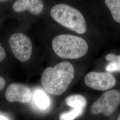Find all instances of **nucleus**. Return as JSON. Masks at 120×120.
Here are the masks:
<instances>
[{
	"label": "nucleus",
	"mask_w": 120,
	"mask_h": 120,
	"mask_svg": "<svg viewBox=\"0 0 120 120\" xmlns=\"http://www.w3.org/2000/svg\"><path fill=\"white\" fill-rule=\"evenodd\" d=\"M83 7L77 0H50L44 17L77 34H85L90 25Z\"/></svg>",
	"instance_id": "nucleus-1"
},
{
	"label": "nucleus",
	"mask_w": 120,
	"mask_h": 120,
	"mask_svg": "<svg viewBox=\"0 0 120 120\" xmlns=\"http://www.w3.org/2000/svg\"><path fill=\"white\" fill-rule=\"evenodd\" d=\"M44 17L54 33L51 41V48L56 56L63 59H77L87 53L89 47L85 39L76 35L60 32V26L55 24L58 32H56L53 23Z\"/></svg>",
	"instance_id": "nucleus-2"
},
{
	"label": "nucleus",
	"mask_w": 120,
	"mask_h": 120,
	"mask_svg": "<svg viewBox=\"0 0 120 120\" xmlns=\"http://www.w3.org/2000/svg\"><path fill=\"white\" fill-rule=\"evenodd\" d=\"M50 0H15L7 13L20 26L30 28L44 17Z\"/></svg>",
	"instance_id": "nucleus-3"
},
{
	"label": "nucleus",
	"mask_w": 120,
	"mask_h": 120,
	"mask_svg": "<svg viewBox=\"0 0 120 120\" xmlns=\"http://www.w3.org/2000/svg\"><path fill=\"white\" fill-rule=\"evenodd\" d=\"M75 70L68 61H63L43 72L41 82L43 88L53 95L62 94L67 90L74 77Z\"/></svg>",
	"instance_id": "nucleus-4"
},
{
	"label": "nucleus",
	"mask_w": 120,
	"mask_h": 120,
	"mask_svg": "<svg viewBox=\"0 0 120 120\" xmlns=\"http://www.w3.org/2000/svg\"><path fill=\"white\" fill-rule=\"evenodd\" d=\"M8 39V44L13 55L19 61L25 62L30 59L33 54L34 45L30 37L24 31L25 28L16 22Z\"/></svg>",
	"instance_id": "nucleus-5"
},
{
	"label": "nucleus",
	"mask_w": 120,
	"mask_h": 120,
	"mask_svg": "<svg viewBox=\"0 0 120 120\" xmlns=\"http://www.w3.org/2000/svg\"><path fill=\"white\" fill-rule=\"evenodd\" d=\"M120 105V91L116 90L105 92L93 103L91 112L95 115L102 113L109 116L115 111Z\"/></svg>",
	"instance_id": "nucleus-6"
},
{
	"label": "nucleus",
	"mask_w": 120,
	"mask_h": 120,
	"mask_svg": "<svg viewBox=\"0 0 120 120\" xmlns=\"http://www.w3.org/2000/svg\"><path fill=\"white\" fill-rule=\"evenodd\" d=\"M86 85L95 90L105 91L110 90L116 84L114 76L109 72H92L85 77Z\"/></svg>",
	"instance_id": "nucleus-7"
},
{
	"label": "nucleus",
	"mask_w": 120,
	"mask_h": 120,
	"mask_svg": "<svg viewBox=\"0 0 120 120\" xmlns=\"http://www.w3.org/2000/svg\"><path fill=\"white\" fill-rule=\"evenodd\" d=\"M5 97L9 102H18L26 104L31 100L32 93L27 86L19 83H13L7 88Z\"/></svg>",
	"instance_id": "nucleus-8"
},
{
	"label": "nucleus",
	"mask_w": 120,
	"mask_h": 120,
	"mask_svg": "<svg viewBox=\"0 0 120 120\" xmlns=\"http://www.w3.org/2000/svg\"><path fill=\"white\" fill-rule=\"evenodd\" d=\"M104 2L112 19L120 26V0H104Z\"/></svg>",
	"instance_id": "nucleus-9"
},
{
	"label": "nucleus",
	"mask_w": 120,
	"mask_h": 120,
	"mask_svg": "<svg viewBox=\"0 0 120 120\" xmlns=\"http://www.w3.org/2000/svg\"><path fill=\"white\" fill-rule=\"evenodd\" d=\"M65 102L69 106L85 109L87 101L86 98L82 95L74 94L67 97Z\"/></svg>",
	"instance_id": "nucleus-10"
},
{
	"label": "nucleus",
	"mask_w": 120,
	"mask_h": 120,
	"mask_svg": "<svg viewBox=\"0 0 120 120\" xmlns=\"http://www.w3.org/2000/svg\"><path fill=\"white\" fill-rule=\"evenodd\" d=\"M105 59L109 62L105 68L107 72H120V55H117L114 53H109L106 56Z\"/></svg>",
	"instance_id": "nucleus-11"
},
{
	"label": "nucleus",
	"mask_w": 120,
	"mask_h": 120,
	"mask_svg": "<svg viewBox=\"0 0 120 120\" xmlns=\"http://www.w3.org/2000/svg\"><path fill=\"white\" fill-rule=\"evenodd\" d=\"M35 102L38 107L42 109L48 107L49 105V100L43 91L38 90L36 91L34 94Z\"/></svg>",
	"instance_id": "nucleus-12"
},
{
	"label": "nucleus",
	"mask_w": 120,
	"mask_h": 120,
	"mask_svg": "<svg viewBox=\"0 0 120 120\" xmlns=\"http://www.w3.org/2000/svg\"><path fill=\"white\" fill-rule=\"evenodd\" d=\"M85 109L78 108H73L70 111L61 113L60 120H75L83 114Z\"/></svg>",
	"instance_id": "nucleus-13"
},
{
	"label": "nucleus",
	"mask_w": 120,
	"mask_h": 120,
	"mask_svg": "<svg viewBox=\"0 0 120 120\" xmlns=\"http://www.w3.org/2000/svg\"><path fill=\"white\" fill-rule=\"evenodd\" d=\"M14 0H0V13L7 15Z\"/></svg>",
	"instance_id": "nucleus-14"
},
{
	"label": "nucleus",
	"mask_w": 120,
	"mask_h": 120,
	"mask_svg": "<svg viewBox=\"0 0 120 120\" xmlns=\"http://www.w3.org/2000/svg\"><path fill=\"white\" fill-rule=\"evenodd\" d=\"M7 56V52L5 49L0 43V62L5 59Z\"/></svg>",
	"instance_id": "nucleus-15"
},
{
	"label": "nucleus",
	"mask_w": 120,
	"mask_h": 120,
	"mask_svg": "<svg viewBox=\"0 0 120 120\" xmlns=\"http://www.w3.org/2000/svg\"><path fill=\"white\" fill-rule=\"evenodd\" d=\"M8 19L6 14L0 13V28L4 25V22Z\"/></svg>",
	"instance_id": "nucleus-16"
},
{
	"label": "nucleus",
	"mask_w": 120,
	"mask_h": 120,
	"mask_svg": "<svg viewBox=\"0 0 120 120\" xmlns=\"http://www.w3.org/2000/svg\"><path fill=\"white\" fill-rule=\"evenodd\" d=\"M6 85V82L3 77L0 76V92L3 90Z\"/></svg>",
	"instance_id": "nucleus-17"
},
{
	"label": "nucleus",
	"mask_w": 120,
	"mask_h": 120,
	"mask_svg": "<svg viewBox=\"0 0 120 120\" xmlns=\"http://www.w3.org/2000/svg\"><path fill=\"white\" fill-rule=\"evenodd\" d=\"M0 120H7V119L3 116H0Z\"/></svg>",
	"instance_id": "nucleus-18"
},
{
	"label": "nucleus",
	"mask_w": 120,
	"mask_h": 120,
	"mask_svg": "<svg viewBox=\"0 0 120 120\" xmlns=\"http://www.w3.org/2000/svg\"><path fill=\"white\" fill-rule=\"evenodd\" d=\"M116 120H120V116H118V117L117 118V119Z\"/></svg>",
	"instance_id": "nucleus-19"
}]
</instances>
